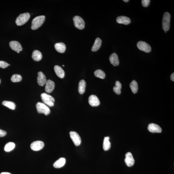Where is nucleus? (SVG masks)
I'll return each instance as SVG.
<instances>
[{
    "instance_id": "1",
    "label": "nucleus",
    "mask_w": 174,
    "mask_h": 174,
    "mask_svg": "<svg viewBox=\"0 0 174 174\" xmlns=\"http://www.w3.org/2000/svg\"><path fill=\"white\" fill-rule=\"evenodd\" d=\"M45 19L44 16H39L34 18L32 22V30H36L40 27L44 22Z\"/></svg>"
},
{
    "instance_id": "2",
    "label": "nucleus",
    "mask_w": 174,
    "mask_h": 174,
    "mask_svg": "<svg viewBox=\"0 0 174 174\" xmlns=\"http://www.w3.org/2000/svg\"><path fill=\"white\" fill-rule=\"evenodd\" d=\"M41 97L42 101L45 105L49 107L54 106L55 100L53 96L46 93H43L41 95Z\"/></svg>"
},
{
    "instance_id": "3",
    "label": "nucleus",
    "mask_w": 174,
    "mask_h": 174,
    "mask_svg": "<svg viewBox=\"0 0 174 174\" xmlns=\"http://www.w3.org/2000/svg\"><path fill=\"white\" fill-rule=\"evenodd\" d=\"M171 15L169 12H166L164 14L162 20V28L164 31H168L170 27Z\"/></svg>"
},
{
    "instance_id": "4",
    "label": "nucleus",
    "mask_w": 174,
    "mask_h": 174,
    "mask_svg": "<svg viewBox=\"0 0 174 174\" xmlns=\"http://www.w3.org/2000/svg\"><path fill=\"white\" fill-rule=\"evenodd\" d=\"M30 17V15L28 13L20 14L17 17L16 23L17 25L21 26L27 23Z\"/></svg>"
},
{
    "instance_id": "5",
    "label": "nucleus",
    "mask_w": 174,
    "mask_h": 174,
    "mask_svg": "<svg viewBox=\"0 0 174 174\" xmlns=\"http://www.w3.org/2000/svg\"><path fill=\"white\" fill-rule=\"evenodd\" d=\"M36 107L37 111L39 113L44 114L46 115L50 113V109L49 107L44 103L38 102L36 104Z\"/></svg>"
},
{
    "instance_id": "6",
    "label": "nucleus",
    "mask_w": 174,
    "mask_h": 174,
    "mask_svg": "<svg viewBox=\"0 0 174 174\" xmlns=\"http://www.w3.org/2000/svg\"><path fill=\"white\" fill-rule=\"evenodd\" d=\"M73 21L74 25L77 29L80 30L84 29L85 22L81 17L79 16H75L73 17Z\"/></svg>"
},
{
    "instance_id": "7",
    "label": "nucleus",
    "mask_w": 174,
    "mask_h": 174,
    "mask_svg": "<svg viewBox=\"0 0 174 174\" xmlns=\"http://www.w3.org/2000/svg\"><path fill=\"white\" fill-rule=\"evenodd\" d=\"M137 46L139 49L146 53H149L151 50L150 45L146 42L140 41L137 43Z\"/></svg>"
},
{
    "instance_id": "8",
    "label": "nucleus",
    "mask_w": 174,
    "mask_h": 174,
    "mask_svg": "<svg viewBox=\"0 0 174 174\" xmlns=\"http://www.w3.org/2000/svg\"><path fill=\"white\" fill-rule=\"evenodd\" d=\"M70 137L76 146L80 145L81 143V137L76 132L71 131L70 133Z\"/></svg>"
},
{
    "instance_id": "9",
    "label": "nucleus",
    "mask_w": 174,
    "mask_h": 174,
    "mask_svg": "<svg viewBox=\"0 0 174 174\" xmlns=\"http://www.w3.org/2000/svg\"><path fill=\"white\" fill-rule=\"evenodd\" d=\"M44 144L43 142L37 141L34 142L30 145L31 148L34 151H39L43 148Z\"/></svg>"
},
{
    "instance_id": "10",
    "label": "nucleus",
    "mask_w": 174,
    "mask_h": 174,
    "mask_svg": "<svg viewBox=\"0 0 174 174\" xmlns=\"http://www.w3.org/2000/svg\"><path fill=\"white\" fill-rule=\"evenodd\" d=\"M125 161L126 164L129 167L133 166L135 162L132 154L130 152H128L126 154Z\"/></svg>"
},
{
    "instance_id": "11",
    "label": "nucleus",
    "mask_w": 174,
    "mask_h": 174,
    "mask_svg": "<svg viewBox=\"0 0 174 174\" xmlns=\"http://www.w3.org/2000/svg\"><path fill=\"white\" fill-rule=\"evenodd\" d=\"M10 46L12 49L17 52L21 51L22 50L21 44L16 41H13L10 42Z\"/></svg>"
},
{
    "instance_id": "12",
    "label": "nucleus",
    "mask_w": 174,
    "mask_h": 174,
    "mask_svg": "<svg viewBox=\"0 0 174 174\" xmlns=\"http://www.w3.org/2000/svg\"><path fill=\"white\" fill-rule=\"evenodd\" d=\"M89 103L92 106H99L100 101L98 98L95 95H92L89 97Z\"/></svg>"
},
{
    "instance_id": "13",
    "label": "nucleus",
    "mask_w": 174,
    "mask_h": 174,
    "mask_svg": "<svg viewBox=\"0 0 174 174\" xmlns=\"http://www.w3.org/2000/svg\"><path fill=\"white\" fill-rule=\"evenodd\" d=\"M45 87V90L47 93H50L53 91L55 87V83L50 80H47Z\"/></svg>"
},
{
    "instance_id": "14",
    "label": "nucleus",
    "mask_w": 174,
    "mask_h": 174,
    "mask_svg": "<svg viewBox=\"0 0 174 174\" xmlns=\"http://www.w3.org/2000/svg\"><path fill=\"white\" fill-rule=\"evenodd\" d=\"M148 129L149 131L153 133H160L162 131L161 127L157 124L154 123L149 124Z\"/></svg>"
},
{
    "instance_id": "15",
    "label": "nucleus",
    "mask_w": 174,
    "mask_h": 174,
    "mask_svg": "<svg viewBox=\"0 0 174 174\" xmlns=\"http://www.w3.org/2000/svg\"><path fill=\"white\" fill-rule=\"evenodd\" d=\"M47 81L46 77L44 74L42 72H39L38 73L37 82L39 86H43L46 84Z\"/></svg>"
},
{
    "instance_id": "16",
    "label": "nucleus",
    "mask_w": 174,
    "mask_h": 174,
    "mask_svg": "<svg viewBox=\"0 0 174 174\" xmlns=\"http://www.w3.org/2000/svg\"><path fill=\"white\" fill-rule=\"evenodd\" d=\"M116 20L117 22L119 24L125 25H128L131 22V20L129 17L125 16H120L117 17Z\"/></svg>"
},
{
    "instance_id": "17",
    "label": "nucleus",
    "mask_w": 174,
    "mask_h": 174,
    "mask_svg": "<svg viewBox=\"0 0 174 174\" xmlns=\"http://www.w3.org/2000/svg\"><path fill=\"white\" fill-rule=\"evenodd\" d=\"M109 60L111 64L114 66H116L119 65V61L118 55L115 53L111 55L109 57Z\"/></svg>"
},
{
    "instance_id": "18",
    "label": "nucleus",
    "mask_w": 174,
    "mask_h": 174,
    "mask_svg": "<svg viewBox=\"0 0 174 174\" xmlns=\"http://www.w3.org/2000/svg\"><path fill=\"white\" fill-rule=\"evenodd\" d=\"M54 69L55 74L59 78H63L65 77V72L61 67L58 65H55Z\"/></svg>"
},
{
    "instance_id": "19",
    "label": "nucleus",
    "mask_w": 174,
    "mask_h": 174,
    "mask_svg": "<svg viewBox=\"0 0 174 174\" xmlns=\"http://www.w3.org/2000/svg\"><path fill=\"white\" fill-rule=\"evenodd\" d=\"M55 50L60 53H64L66 49V46L65 44L62 42L57 43L55 45Z\"/></svg>"
},
{
    "instance_id": "20",
    "label": "nucleus",
    "mask_w": 174,
    "mask_h": 174,
    "mask_svg": "<svg viewBox=\"0 0 174 174\" xmlns=\"http://www.w3.org/2000/svg\"><path fill=\"white\" fill-rule=\"evenodd\" d=\"M66 163V159L64 158H61L54 163V167L57 168L62 167L64 166Z\"/></svg>"
},
{
    "instance_id": "21",
    "label": "nucleus",
    "mask_w": 174,
    "mask_h": 174,
    "mask_svg": "<svg viewBox=\"0 0 174 174\" xmlns=\"http://www.w3.org/2000/svg\"><path fill=\"white\" fill-rule=\"evenodd\" d=\"M102 44V40L100 38L97 37L95 41V43L92 48V51L93 52H96L98 50L101 46Z\"/></svg>"
},
{
    "instance_id": "22",
    "label": "nucleus",
    "mask_w": 174,
    "mask_h": 174,
    "mask_svg": "<svg viewBox=\"0 0 174 174\" xmlns=\"http://www.w3.org/2000/svg\"><path fill=\"white\" fill-rule=\"evenodd\" d=\"M32 58L36 61H39L41 60L42 58V53L38 50L34 51L32 56Z\"/></svg>"
},
{
    "instance_id": "23",
    "label": "nucleus",
    "mask_w": 174,
    "mask_h": 174,
    "mask_svg": "<svg viewBox=\"0 0 174 174\" xmlns=\"http://www.w3.org/2000/svg\"><path fill=\"white\" fill-rule=\"evenodd\" d=\"M86 83L84 80H81L79 83L78 92L80 94H83L86 90Z\"/></svg>"
},
{
    "instance_id": "24",
    "label": "nucleus",
    "mask_w": 174,
    "mask_h": 174,
    "mask_svg": "<svg viewBox=\"0 0 174 174\" xmlns=\"http://www.w3.org/2000/svg\"><path fill=\"white\" fill-rule=\"evenodd\" d=\"M109 137H105L104 139L103 148L105 151L109 150L110 148L111 144L110 142L109 141Z\"/></svg>"
},
{
    "instance_id": "25",
    "label": "nucleus",
    "mask_w": 174,
    "mask_h": 174,
    "mask_svg": "<svg viewBox=\"0 0 174 174\" xmlns=\"http://www.w3.org/2000/svg\"><path fill=\"white\" fill-rule=\"evenodd\" d=\"M122 88V84L119 81H116L115 84L113 87V91L117 95H120L121 93V89Z\"/></svg>"
},
{
    "instance_id": "26",
    "label": "nucleus",
    "mask_w": 174,
    "mask_h": 174,
    "mask_svg": "<svg viewBox=\"0 0 174 174\" xmlns=\"http://www.w3.org/2000/svg\"><path fill=\"white\" fill-rule=\"evenodd\" d=\"M2 104L4 106H5L9 109L13 110L15 109L16 108V105L14 102L10 101H4L2 103Z\"/></svg>"
},
{
    "instance_id": "27",
    "label": "nucleus",
    "mask_w": 174,
    "mask_h": 174,
    "mask_svg": "<svg viewBox=\"0 0 174 174\" xmlns=\"http://www.w3.org/2000/svg\"><path fill=\"white\" fill-rule=\"evenodd\" d=\"M130 86L133 93H135L137 92L138 90V85L137 81L134 80H133L130 84Z\"/></svg>"
},
{
    "instance_id": "28",
    "label": "nucleus",
    "mask_w": 174,
    "mask_h": 174,
    "mask_svg": "<svg viewBox=\"0 0 174 174\" xmlns=\"http://www.w3.org/2000/svg\"><path fill=\"white\" fill-rule=\"evenodd\" d=\"M15 145L14 143L10 142L6 144L4 150L6 152H10L13 150L15 148Z\"/></svg>"
},
{
    "instance_id": "29",
    "label": "nucleus",
    "mask_w": 174,
    "mask_h": 174,
    "mask_svg": "<svg viewBox=\"0 0 174 174\" xmlns=\"http://www.w3.org/2000/svg\"><path fill=\"white\" fill-rule=\"evenodd\" d=\"M94 74L96 77L102 79L105 78L106 74L104 72L100 69H98L95 71Z\"/></svg>"
},
{
    "instance_id": "30",
    "label": "nucleus",
    "mask_w": 174,
    "mask_h": 174,
    "mask_svg": "<svg viewBox=\"0 0 174 174\" xmlns=\"http://www.w3.org/2000/svg\"><path fill=\"white\" fill-rule=\"evenodd\" d=\"M22 77L21 75L18 74H14L12 76L11 81L13 82H18L21 81Z\"/></svg>"
},
{
    "instance_id": "31",
    "label": "nucleus",
    "mask_w": 174,
    "mask_h": 174,
    "mask_svg": "<svg viewBox=\"0 0 174 174\" xmlns=\"http://www.w3.org/2000/svg\"><path fill=\"white\" fill-rule=\"evenodd\" d=\"M150 2V0H142V4L143 7H147L149 5Z\"/></svg>"
},
{
    "instance_id": "32",
    "label": "nucleus",
    "mask_w": 174,
    "mask_h": 174,
    "mask_svg": "<svg viewBox=\"0 0 174 174\" xmlns=\"http://www.w3.org/2000/svg\"><path fill=\"white\" fill-rule=\"evenodd\" d=\"M8 63L5 61H0V68H5L8 66Z\"/></svg>"
},
{
    "instance_id": "33",
    "label": "nucleus",
    "mask_w": 174,
    "mask_h": 174,
    "mask_svg": "<svg viewBox=\"0 0 174 174\" xmlns=\"http://www.w3.org/2000/svg\"><path fill=\"white\" fill-rule=\"evenodd\" d=\"M7 134V132L5 131L0 129V137H3L5 136Z\"/></svg>"
},
{
    "instance_id": "34",
    "label": "nucleus",
    "mask_w": 174,
    "mask_h": 174,
    "mask_svg": "<svg viewBox=\"0 0 174 174\" xmlns=\"http://www.w3.org/2000/svg\"><path fill=\"white\" fill-rule=\"evenodd\" d=\"M171 79L172 81H174V73H172L171 76Z\"/></svg>"
},
{
    "instance_id": "35",
    "label": "nucleus",
    "mask_w": 174,
    "mask_h": 174,
    "mask_svg": "<svg viewBox=\"0 0 174 174\" xmlns=\"http://www.w3.org/2000/svg\"><path fill=\"white\" fill-rule=\"evenodd\" d=\"M1 174H11L9 172H2Z\"/></svg>"
},
{
    "instance_id": "36",
    "label": "nucleus",
    "mask_w": 174,
    "mask_h": 174,
    "mask_svg": "<svg viewBox=\"0 0 174 174\" xmlns=\"http://www.w3.org/2000/svg\"><path fill=\"white\" fill-rule=\"evenodd\" d=\"M124 1V2H128L129 1V0H124V1Z\"/></svg>"
},
{
    "instance_id": "37",
    "label": "nucleus",
    "mask_w": 174,
    "mask_h": 174,
    "mask_svg": "<svg viewBox=\"0 0 174 174\" xmlns=\"http://www.w3.org/2000/svg\"><path fill=\"white\" fill-rule=\"evenodd\" d=\"M17 52V53H20V52H19V51H18V52Z\"/></svg>"
},
{
    "instance_id": "38",
    "label": "nucleus",
    "mask_w": 174,
    "mask_h": 174,
    "mask_svg": "<svg viewBox=\"0 0 174 174\" xmlns=\"http://www.w3.org/2000/svg\"><path fill=\"white\" fill-rule=\"evenodd\" d=\"M62 66H63V67H64V66H65V65H63Z\"/></svg>"
},
{
    "instance_id": "39",
    "label": "nucleus",
    "mask_w": 174,
    "mask_h": 174,
    "mask_svg": "<svg viewBox=\"0 0 174 174\" xmlns=\"http://www.w3.org/2000/svg\"><path fill=\"white\" fill-rule=\"evenodd\" d=\"M8 66H9V65H10V64H8Z\"/></svg>"
},
{
    "instance_id": "40",
    "label": "nucleus",
    "mask_w": 174,
    "mask_h": 174,
    "mask_svg": "<svg viewBox=\"0 0 174 174\" xmlns=\"http://www.w3.org/2000/svg\"><path fill=\"white\" fill-rule=\"evenodd\" d=\"M1 79H0V83H1Z\"/></svg>"
}]
</instances>
